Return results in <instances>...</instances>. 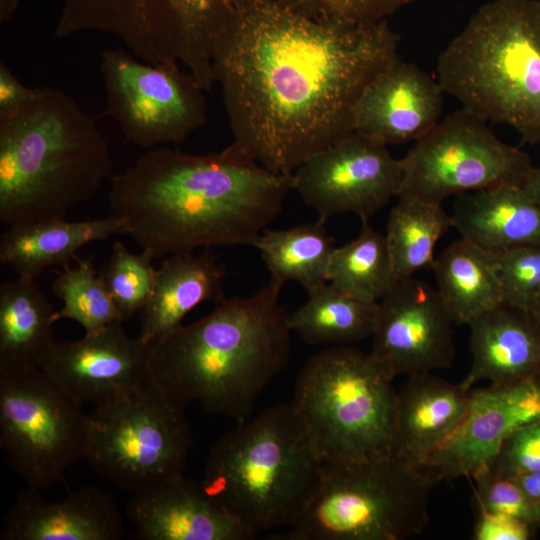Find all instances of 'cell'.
Returning a JSON list of instances; mask_svg holds the SVG:
<instances>
[{"label": "cell", "instance_id": "obj_1", "mask_svg": "<svg viewBox=\"0 0 540 540\" xmlns=\"http://www.w3.org/2000/svg\"><path fill=\"white\" fill-rule=\"evenodd\" d=\"M387 20L309 18L276 0H247L213 47L231 145L266 169L292 175L354 132L367 85L399 57Z\"/></svg>", "mask_w": 540, "mask_h": 540}, {"label": "cell", "instance_id": "obj_2", "mask_svg": "<svg viewBox=\"0 0 540 540\" xmlns=\"http://www.w3.org/2000/svg\"><path fill=\"white\" fill-rule=\"evenodd\" d=\"M113 215L155 258L212 246H254L292 190L231 144L217 153L156 148L110 177Z\"/></svg>", "mask_w": 540, "mask_h": 540}, {"label": "cell", "instance_id": "obj_3", "mask_svg": "<svg viewBox=\"0 0 540 540\" xmlns=\"http://www.w3.org/2000/svg\"><path fill=\"white\" fill-rule=\"evenodd\" d=\"M270 280L247 297L216 303L206 316L150 343L149 380L170 401L247 420L257 398L286 367L291 340Z\"/></svg>", "mask_w": 540, "mask_h": 540}, {"label": "cell", "instance_id": "obj_4", "mask_svg": "<svg viewBox=\"0 0 540 540\" xmlns=\"http://www.w3.org/2000/svg\"><path fill=\"white\" fill-rule=\"evenodd\" d=\"M113 161L95 120L63 91L0 115V221L62 219L111 177Z\"/></svg>", "mask_w": 540, "mask_h": 540}, {"label": "cell", "instance_id": "obj_5", "mask_svg": "<svg viewBox=\"0 0 540 540\" xmlns=\"http://www.w3.org/2000/svg\"><path fill=\"white\" fill-rule=\"evenodd\" d=\"M436 73L462 108L540 143V0L480 6L439 54Z\"/></svg>", "mask_w": 540, "mask_h": 540}, {"label": "cell", "instance_id": "obj_6", "mask_svg": "<svg viewBox=\"0 0 540 540\" xmlns=\"http://www.w3.org/2000/svg\"><path fill=\"white\" fill-rule=\"evenodd\" d=\"M237 424L211 446L200 483L254 534L291 527L321 468L299 417L278 404Z\"/></svg>", "mask_w": 540, "mask_h": 540}, {"label": "cell", "instance_id": "obj_7", "mask_svg": "<svg viewBox=\"0 0 540 540\" xmlns=\"http://www.w3.org/2000/svg\"><path fill=\"white\" fill-rule=\"evenodd\" d=\"M393 379L371 352L351 345L323 349L304 364L290 404L321 463L392 457Z\"/></svg>", "mask_w": 540, "mask_h": 540}, {"label": "cell", "instance_id": "obj_8", "mask_svg": "<svg viewBox=\"0 0 540 540\" xmlns=\"http://www.w3.org/2000/svg\"><path fill=\"white\" fill-rule=\"evenodd\" d=\"M430 472L394 457L324 462L291 540H403L429 522Z\"/></svg>", "mask_w": 540, "mask_h": 540}, {"label": "cell", "instance_id": "obj_9", "mask_svg": "<svg viewBox=\"0 0 540 540\" xmlns=\"http://www.w3.org/2000/svg\"><path fill=\"white\" fill-rule=\"evenodd\" d=\"M247 0H64L54 36L99 31L117 36L141 60L179 63L206 92L216 84L214 43Z\"/></svg>", "mask_w": 540, "mask_h": 540}, {"label": "cell", "instance_id": "obj_10", "mask_svg": "<svg viewBox=\"0 0 540 540\" xmlns=\"http://www.w3.org/2000/svg\"><path fill=\"white\" fill-rule=\"evenodd\" d=\"M184 409L150 380L95 406L86 460L97 474L132 493L183 474L192 446Z\"/></svg>", "mask_w": 540, "mask_h": 540}, {"label": "cell", "instance_id": "obj_11", "mask_svg": "<svg viewBox=\"0 0 540 540\" xmlns=\"http://www.w3.org/2000/svg\"><path fill=\"white\" fill-rule=\"evenodd\" d=\"M90 418L41 369L0 374V445L27 487L63 481L86 459Z\"/></svg>", "mask_w": 540, "mask_h": 540}, {"label": "cell", "instance_id": "obj_12", "mask_svg": "<svg viewBox=\"0 0 540 540\" xmlns=\"http://www.w3.org/2000/svg\"><path fill=\"white\" fill-rule=\"evenodd\" d=\"M400 162L398 196L439 204L452 195L494 185L521 186L533 167L527 153L500 140L486 119L464 108L415 141Z\"/></svg>", "mask_w": 540, "mask_h": 540}, {"label": "cell", "instance_id": "obj_13", "mask_svg": "<svg viewBox=\"0 0 540 540\" xmlns=\"http://www.w3.org/2000/svg\"><path fill=\"white\" fill-rule=\"evenodd\" d=\"M100 70L105 112L137 146L181 143L207 120L206 91L179 63L153 65L105 49Z\"/></svg>", "mask_w": 540, "mask_h": 540}, {"label": "cell", "instance_id": "obj_14", "mask_svg": "<svg viewBox=\"0 0 540 540\" xmlns=\"http://www.w3.org/2000/svg\"><path fill=\"white\" fill-rule=\"evenodd\" d=\"M402 177L400 159L386 145L353 132L304 161L292 174V190L318 219L352 213L368 221L398 196Z\"/></svg>", "mask_w": 540, "mask_h": 540}, {"label": "cell", "instance_id": "obj_15", "mask_svg": "<svg viewBox=\"0 0 540 540\" xmlns=\"http://www.w3.org/2000/svg\"><path fill=\"white\" fill-rule=\"evenodd\" d=\"M454 324L436 289L400 280L377 302L370 352L394 378L446 369L455 355Z\"/></svg>", "mask_w": 540, "mask_h": 540}, {"label": "cell", "instance_id": "obj_16", "mask_svg": "<svg viewBox=\"0 0 540 540\" xmlns=\"http://www.w3.org/2000/svg\"><path fill=\"white\" fill-rule=\"evenodd\" d=\"M150 343L118 321L74 341H56L41 370L77 403L102 405L149 380Z\"/></svg>", "mask_w": 540, "mask_h": 540}, {"label": "cell", "instance_id": "obj_17", "mask_svg": "<svg viewBox=\"0 0 540 540\" xmlns=\"http://www.w3.org/2000/svg\"><path fill=\"white\" fill-rule=\"evenodd\" d=\"M540 420V373L502 385L472 390L458 430L424 463L436 482L470 478L489 466L505 438Z\"/></svg>", "mask_w": 540, "mask_h": 540}, {"label": "cell", "instance_id": "obj_18", "mask_svg": "<svg viewBox=\"0 0 540 540\" xmlns=\"http://www.w3.org/2000/svg\"><path fill=\"white\" fill-rule=\"evenodd\" d=\"M443 92L437 80L398 57L361 94L354 132L386 146L417 141L439 122Z\"/></svg>", "mask_w": 540, "mask_h": 540}, {"label": "cell", "instance_id": "obj_19", "mask_svg": "<svg viewBox=\"0 0 540 540\" xmlns=\"http://www.w3.org/2000/svg\"><path fill=\"white\" fill-rule=\"evenodd\" d=\"M126 515L143 540H251L256 536L212 498L200 481L183 474L133 492Z\"/></svg>", "mask_w": 540, "mask_h": 540}, {"label": "cell", "instance_id": "obj_20", "mask_svg": "<svg viewBox=\"0 0 540 540\" xmlns=\"http://www.w3.org/2000/svg\"><path fill=\"white\" fill-rule=\"evenodd\" d=\"M124 525L105 491L84 486L60 501L37 489L21 490L4 518L1 540H118Z\"/></svg>", "mask_w": 540, "mask_h": 540}, {"label": "cell", "instance_id": "obj_21", "mask_svg": "<svg viewBox=\"0 0 540 540\" xmlns=\"http://www.w3.org/2000/svg\"><path fill=\"white\" fill-rule=\"evenodd\" d=\"M471 390L432 374L408 377L397 392L393 455L423 468L427 459L461 426Z\"/></svg>", "mask_w": 540, "mask_h": 540}, {"label": "cell", "instance_id": "obj_22", "mask_svg": "<svg viewBox=\"0 0 540 540\" xmlns=\"http://www.w3.org/2000/svg\"><path fill=\"white\" fill-rule=\"evenodd\" d=\"M472 362L462 386L502 385L540 373V324L526 310L502 303L468 324Z\"/></svg>", "mask_w": 540, "mask_h": 540}, {"label": "cell", "instance_id": "obj_23", "mask_svg": "<svg viewBox=\"0 0 540 540\" xmlns=\"http://www.w3.org/2000/svg\"><path fill=\"white\" fill-rule=\"evenodd\" d=\"M224 265L206 250L198 256L175 254L156 272L151 295L139 311V337L152 343L182 324L185 316L206 301L225 299Z\"/></svg>", "mask_w": 540, "mask_h": 540}, {"label": "cell", "instance_id": "obj_24", "mask_svg": "<svg viewBox=\"0 0 540 540\" xmlns=\"http://www.w3.org/2000/svg\"><path fill=\"white\" fill-rule=\"evenodd\" d=\"M451 219L461 238L493 253L540 243V205L517 184L458 195Z\"/></svg>", "mask_w": 540, "mask_h": 540}, {"label": "cell", "instance_id": "obj_25", "mask_svg": "<svg viewBox=\"0 0 540 540\" xmlns=\"http://www.w3.org/2000/svg\"><path fill=\"white\" fill-rule=\"evenodd\" d=\"M0 242V262L17 276L35 278L45 268L69 266L83 246L126 234L125 220L116 215L93 220L50 219L8 226Z\"/></svg>", "mask_w": 540, "mask_h": 540}, {"label": "cell", "instance_id": "obj_26", "mask_svg": "<svg viewBox=\"0 0 540 540\" xmlns=\"http://www.w3.org/2000/svg\"><path fill=\"white\" fill-rule=\"evenodd\" d=\"M54 306L35 278L17 276L0 286V374L41 369L56 340Z\"/></svg>", "mask_w": 540, "mask_h": 540}, {"label": "cell", "instance_id": "obj_27", "mask_svg": "<svg viewBox=\"0 0 540 540\" xmlns=\"http://www.w3.org/2000/svg\"><path fill=\"white\" fill-rule=\"evenodd\" d=\"M431 270L436 290L455 324L468 325L504 303L497 254L463 238L443 249Z\"/></svg>", "mask_w": 540, "mask_h": 540}, {"label": "cell", "instance_id": "obj_28", "mask_svg": "<svg viewBox=\"0 0 540 540\" xmlns=\"http://www.w3.org/2000/svg\"><path fill=\"white\" fill-rule=\"evenodd\" d=\"M307 293V300L286 315L289 330L306 343L350 345L372 336L377 303L357 299L330 282Z\"/></svg>", "mask_w": 540, "mask_h": 540}, {"label": "cell", "instance_id": "obj_29", "mask_svg": "<svg viewBox=\"0 0 540 540\" xmlns=\"http://www.w3.org/2000/svg\"><path fill=\"white\" fill-rule=\"evenodd\" d=\"M325 223L318 219L287 229H265L260 234L254 247L260 252L270 280L282 285L295 281L307 292L328 282L336 246Z\"/></svg>", "mask_w": 540, "mask_h": 540}, {"label": "cell", "instance_id": "obj_30", "mask_svg": "<svg viewBox=\"0 0 540 540\" xmlns=\"http://www.w3.org/2000/svg\"><path fill=\"white\" fill-rule=\"evenodd\" d=\"M397 198L385 237L395 277L400 281L432 268L436 244L452 227V219L439 203L410 195Z\"/></svg>", "mask_w": 540, "mask_h": 540}, {"label": "cell", "instance_id": "obj_31", "mask_svg": "<svg viewBox=\"0 0 540 540\" xmlns=\"http://www.w3.org/2000/svg\"><path fill=\"white\" fill-rule=\"evenodd\" d=\"M359 234L336 247L329 265L328 282L365 302L377 303L396 284L385 235L362 220Z\"/></svg>", "mask_w": 540, "mask_h": 540}, {"label": "cell", "instance_id": "obj_32", "mask_svg": "<svg viewBox=\"0 0 540 540\" xmlns=\"http://www.w3.org/2000/svg\"><path fill=\"white\" fill-rule=\"evenodd\" d=\"M76 266H66L52 284L54 294L63 301L56 311V321L71 319L78 322L85 334H91L118 321H123L117 307L91 258L74 259Z\"/></svg>", "mask_w": 540, "mask_h": 540}, {"label": "cell", "instance_id": "obj_33", "mask_svg": "<svg viewBox=\"0 0 540 540\" xmlns=\"http://www.w3.org/2000/svg\"><path fill=\"white\" fill-rule=\"evenodd\" d=\"M153 259L148 251L134 254L116 241L99 273L123 321L139 312L152 293L157 272Z\"/></svg>", "mask_w": 540, "mask_h": 540}, {"label": "cell", "instance_id": "obj_34", "mask_svg": "<svg viewBox=\"0 0 540 540\" xmlns=\"http://www.w3.org/2000/svg\"><path fill=\"white\" fill-rule=\"evenodd\" d=\"M496 254L503 302L529 312L540 296V243Z\"/></svg>", "mask_w": 540, "mask_h": 540}, {"label": "cell", "instance_id": "obj_35", "mask_svg": "<svg viewBox=\"0 0 540 540\" xmlns=\"http://www.w3.org/2000/svg\"><path fill=\"white\" fill-rule=\"evenodd\" d=\"M470 478L474 482L478 510L507 515L527 523L536 531L540 529V505L513 479L494 474L489 466L481 467Z\"/></svg>", "mask_w": 540, "mask_h": 540}, {"label": "cell", "instance_id": "obj_36", "mask_svg": "<svg viewBox=\"0 0 540 540\" xmlns=\"http://www.w3.org/2000/svg\"><path fill=\"white\" fill-rule=\"evenodd\" d=\"M296 13L314 19L376 23L419 0H276Z\"/></svg>", "mask_w": 540, "mask_h": 540}, {"label": "cell", "instance_id": "obj_37", "mask_svg": "<svg viewBox=\"0 0 540 540\" xmlns=\"http://www.w3.org/2000/svg\"><path fill=\"white\" fill-rule=\"evenodd\" d=\"M491 471L501 477L540 470V420L511 433L503 440L489 464Z\"/></svg>", "mask_w": 540, "mask_h": 540}, {"label": "cell", "instance_id": "obj_38", "mask_svg": "<svg viewBox=\"0 0 540 540\" xmlns=\"http://www.w3.org/2000/svg\"><path fill=\"white\" fill-rule=\"evenodd\" d=\"M473 530L475 540H529L536 530L516 518L478 510Z\"/></svg>", "mask_w": 540, "mask_h": 540}, {"label": "cell", "instance_id": "obj_39", "mask_svg": "<svg viewBox=\"0 0 540 540\" xmlns=\"http://www.w3.org/2000/svg\"><path fill=\"white\" fill-rule=\"evenodd\" d=\"M38 88L26 87L13 75L7 65L0 62V115L29 103L37 94Z\"/></svg>", "mask_w": 540, "mask_h": 540}, {"label": "cell", "instance_id": "obj_40", "mask_svg": "<svg viewBox=\"0 0 540 540\" xmlns=\"http://www.w3.org/2000/svg\"><path fill=\"white\" fill-rule=\"evenodd\" d=\"M513 479L521 489L540 505V470L518 475Z\"/></svg>", "mask_w": 540, "mask_h": 540}, {"label": "cell", "instance_id": "obj_41", "mask_svg": "<svg viewBox=\"0 0 540 540\" xmlns=\"http://www.w3.org/2000/svg\"><path fill=\"white\" fill-rule=\"evenodd\" d=\"M524 192L540 205V167H532L521 185Z\"/></svg>", "mask_w": 540, "mask_h": 540}, {"label": "cell", "instance_id": "obj_42", "mask_svg": "<svg viewBox=\"0 0 540 540\" xmlns=\"http://www.w3.org/2000/svg\"><path fill=\"white\" fill-rule=\"evenodd\" d=\"M529 312L536 319V321L540 324V296L534 302V304L530 308Z\"/></svg>", "mask_w": 540, "mask_h": 540}, {"label": "cell", "instance_id": "obj_43", "mask_svg": "<svg viewBox=\"0 0 540 540\" xmlns=\"http://www.w3.org/2000/svg\"><path fill=\"white\" fill-rule=\"evenodd\" d=\"M0 1L4 5H11V4L17 2L18 0H0Z\"/></svg>", "mask_w": 540, "mask_h": 540}]
</instances>
